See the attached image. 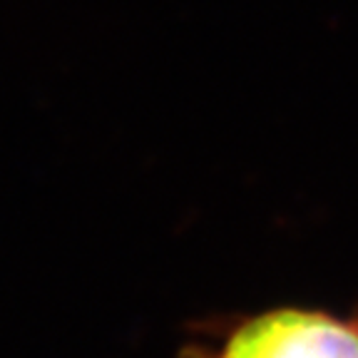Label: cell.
Masks as SVG:
<instances>
[{"mask_svg": "<svg viewBox=\"0 0 358 358\" xmlns=\"http://www.w3.org/2000/svg\"><path fill=\"white\" fill-rule=\"evenodd\" d=\"M219 358H358V321L279 308L234 331Z\"/></svg>", "mask_w": 358, "mask_h": 358, "instance_id": "cell-1", "label": "cell"}]
</instances>
